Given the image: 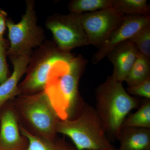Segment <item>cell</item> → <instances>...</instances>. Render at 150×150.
Segmentation results:
<instances>
[{
  "mask_svg": "<svg viewBox=\"0 0 150 150\" xmlns=\"http://www.w3.org/2000/svg\"><path fill=\"white\" fill-rule=\"evenodd\" d=\"M87 64L82 56H75L60 63L49 75L44 91L60 120L76 118L86 103L79 84Z\"/></svg>",
  "mask_w": 150,
  "mask_h": 150,
  "instance_id": "1",
  "label": "cell"
},
{
  "mask_svg": "<svg viewBox=\"0 0 150 150\" xmlns=\"http://www.w3.org/2000/svg\"><path fill=\"white\" fill-rule=\"evenodd\" d=\"M95 109L105 134L117 139L131 110L139 107V100L128 93L122 83L109 76L95 91Z\"/></svg>",
  "mask_w": 150,
  "mask_h": 150,
  "instance_id": "2",
  "label": "cell"
},
{
  "mask_svg": "<svg viewBox=\"0 0 150 150\" xmlns=\"http://www.w3.org/2000/svg\"><path fill=\"white\" fill-rule=\"evenodd\" d=\"M20 125L30 134L48 139L57 136L60 120L46 93L19 95L11 100Z\"/></svg>",
  "mask_w": 150,
  "mask_h": 150,
  "instance_id": "3",
  "label": "cell"
},
{
  "mask_svg": "<svg viewBox=\"0 0 150 150\" xmlns=\"http://www.w3.org/2000/svg\"><path fill=\"white\" fill-rule=\"evenodd\" d=\"M56 132L69 137L77 150L114 148L106 137L95 108L86 103L76 118L60 119L56 125Z\"/></svg>",
  "mask_w": 150,
  "mask_h": 150,
  "instance_id": "4",
  "label": "cell"
},
{
  "mask_svg": "<svg viewBox=\"0 0 150 150\" xmlns=\"http://www.w3.org/2000/svg\"><path fill=\"white\" fill-rule=\"evenodd\" d=\"M74 56L60 50L54 41L45 40L33 52L25 77L18 87L19 95L43 91L52 70L59 63Z\"/></svg>",
  "mask_w": 150,
  "mask_h": 150,
  "instance_id": "5",
  "label": "cell"
},
{
  "mask_svg": "<svg viewBox=\"0 0 150 150\" xmlns=\"http://www.w3.org/2000/svg\"><path fill=\"white\" fill-rule=\"evenodd\" d=\"M25 4V13L19 22L16 23L11 18L7 20L9 42L7 56L32 54L33 48L46 40L45 30L38 24L35 1L26 0Z\"/></svg>",
  "mask_w": 150,
  "mask_h": 150,
  "instance_id": "6",
  "label": "cell"
},
{
  "mask_svg": "<svg viewBox=\"0 0 150 150\" xmlns=\"http://www.w3.org/2000/svg\"><path fill=\"white\" fill-rule=\"evenodd\" d=\"M82 14L56 13L46 19L45 26L52 33L54 42L61 51L71 53L74 48L90 45L82 24Z\"/></svg>",
  "mask_w": 150,
  "mask_h": 150,
  "instance_id": "7",
  "label": "cell"
},
{
  "mask_svg": "<svg viewBox=\"0 0 150 150\" xmlns=\"http://www.w3.org/2000/svg\"><path fill=\"white\" fill-rule=\"evenodd\" d=\"M124 16L112 8L82 13V24L90 45L101 48L121 24Z\"/></svg>",
  "mask_w": 150,
  "mask_h": 150,
  "instance_id": "8",
  "label": "cell"
},
{
  "mask_svg": "<svg viewBox=\"0 0 150 150\" xmlns=\"http://www.w3.org/2000/svg\"><path fill=\"white\" fill-rule=\"evenodd\" d=\"M28 145L10 100L0 110V150H27Z\"/></svg>",
  "mask_w": 150,
  "mask_h": 150,
  "instance_id": "9",
  "label": "cell"
},
{
  "mask_svg": "<svg viewBox=\"0 0 150 150\" xmlns=\"http://www.w3.org/2000/svg\"><path fill=\"white\" fill-rule=\"evenodd\" d=\"M150 23V16L124 15L123 21L107 41L93 55L91 62L97 64L107 57L115 47L127 41L143 27Z\"/></svg>",
  "mask_w": 150,
  "mask_h": 150,
  "instance_id": "10",
  "label": "cell"
},
{
  "mask_svg": "<svg viewBox=\"0 0 150 150\" xmlns=\"http://www.w3.org/2000/svg\"><path fill=\"white\" fill-rule=\"evenodd\" d=\"M139 51L135 44L128 40L120 43L107 56L113 66L112 76L118 81H125L136 62Z\"/></svg>",
  "mask_w": 150,
  "mask_h": 150,
  "instance_id": "11",
  "label": "cell"
},
{
  "mask_svg": "<svg viewBox=\"0 0 150 150\" xmlns=\"http://www.w3.org/2000/svg\"><path fill=\"white\" fill-rule=\"evenodd\" d=\"M31 55L8 56L13 66V70L10 77L0 84V110L7 103L19 95V83L26 73Z\"/></svg>",
  "mask_w": 150,
  "mask_h": 150,
  "instance_id": "12",
  "label": "cell"
},
{
  "mask_svg": "<svg viewBox=\"0 0 150 150\" xmlns=\"http://www.w3.org/2000/svg\"><path fill=\"white\" fill-rule=\"evenodd\" d=\"M117 139L120 143L119 150H150V129H121Z\"/></svg>",
  "mask_w": 150,
  "mask_h": 150,
  "instance_id": "13",
  "label": "cell"
},
{
  "mask_svg": "<svg viewBox=\"0 0 150 150\" xmlns=\"http://www.w3.org/2000/svg\"><path fill=\"white\" fill-rule=\"evenodd\" d=\"M20 128L21 134L28 140L27 150H77L64 138L57 136L53 139H48L32 135L20 125Z\"/></svg>",
  "mask_w": 150,
  "mask_h": 150,
  "instance_id": "14",
  "label": "cell"
},
{
  "mask_svg": "<svg viewBox=\"0 0 150 150\" xmlns=\"http://www.w3.org/2000/svg\"><path fill=\"white\" fill-rule=\"evenodd\" d=\"M150 59L139 52L137 60L125 80L128 86L137 85L150 77Z\"/></svg>",
  "mask_w": 150,
  "mask_h": 150,
  "instance_id": "15",
  "label": "cell"
},
{
  "mask_svg": "<svg viewBox=\"0 0 150 150\" xmlns=\"http://www.w3.org/2000/svg\"><path fill=\"white\" fill-rule=\"evenodd\" d=\"M112 8L123 15L150 16V7L146 0H113Z\"/></svg>",
  "mask_w": 150,
  "mask_h": 150,
  "instance_id": "16",
  "label": "cell"
},
{
  "mask_svg": "<svg viewBox=\"0 0 150 150\" xmlns=\"http://www.w3.org/2000/svg\"><path fill=\"white\" fill-rule=\"evenodd\" d=\"M137 112L126 117L121 129L135 127L150 129V99L143 100Z\"/></svg>",
  "mask_w": 150,
  "mask_h": 150,
  "instance_id": "17",
  "label": "cell"
},
{
  "mask_svg": "<svg viewBox=\"0 0 150 150\" xmlns=\"http://www.w3.org/2000/svg\"><path fill=\"white\" fill-rule=\"evenodd\" d=\"M113 0H72L68 4L70 13L82 14L112 8Z\"/></svg>",
  "mask_w": 150,
  "mask_h": 150,
  "instance_id": "18",
  "label": "cell"
},
{
  "mask_svg": "<svg viewBox=\"0 0 150 150\" xmlns=\"http://www.w3.org/2000/svg\"><path fill=\"white\" fill-rule=\"evenodd\" d=\"M129 40L141 54L150 58V23L140 30Z\"/></svg>",
  "mask_w": 150,
  "mask_h": 150,
  "instance_id": "19",
  "label": "cell"
},
{
  "mask_svg": "<svg viewBox=\"0 0 150 150\" xmlns=\"http://www.w3.org/2000/svg\"><path fill=\"white\" fill-rule=\"evenodd\" d=\"M9 47V40L0 39V84L4 83L11 76L7 62V52Z\"/></svg>",
  "mask_w": 150,
  "mask_h": 150,
  "instance_id": "20",
  "label": "cell"
},
{
  "mask_svg": "<svg viewBox=\"0 0 150 150\" xmlns=\"http://www.w3.org/2000/svg\"><path fill=\"white\" fill-rule=\"evenodd\" d=\"M126 91L130 95L137 96L150 99V77L137 85L129 87Z\"/></svg>",
  "mask_w": 150,
  "mask_h": 150,
  "instance_id": "21",
  "label": "cell"
},
{
  "mask_svg": "<svg viewBox=\"0 0 150 150\" xmlns=\"http://www.w3.org/2000/svg\"><path fill=\"white\" fill-rule=\"evenodd\" d=\"M7 15L6 11L0 8V39L5 38L4 35L6 28Z\"/></svg>",
  "mask_w": 150,
  "mask_h": 150,
  "instance_id": "22",
  "label": "cell"
},
{
  "mask_svg": "<svg viewBox=\"0 0 150 150\" xmlns=\"http://www.w3.org/2000/svg\"><path fill=\"white\" fill-rule=\"evenodd\" d=\"M119 150L118 149H115V148H113V149H101V150Z\"/></svg>",
  "mask_w": 150,
  "mask_h": 150,
  "instance_id": "23",
  "label": "cell"
}]
</instances>
